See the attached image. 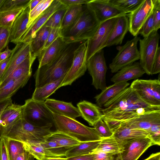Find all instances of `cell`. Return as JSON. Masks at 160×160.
Listing matches in <instances>:
<instances>
[{"instance_id":"6da1fadb","label":"cell","mask_w":160,"mask_h":160,"mask_svg":"<svg viewBox=\"0 0 160 160\" xmlns=\"http://www.w3.org/2000/svg\"><path fill=\"white\" fill-rule=\"evenodd\" d=\"M101 108L105 121H122L144 114L160 110V106L149 104L143 100L130 86L111 99Z\"/></svg>"},{"instance_id":"7a4b0ae2","label":"cell","mask_w":160,"mask_h":160,"mask_svg":"<svg viewBox=\"0 0 160 160\" xmlns=\"http://www.w3.org/2000/svg\"><path fill=\"white\" fill-rule=\"evenodd\" d=\"M84 41L68 43L54 59L38 67L34 75L35 88L65 77L72 64L75 51Z\"/></svg>"},{"instance_id":"3957f363","label":"cell","mask_w":160,"mask_h":160,"mask_svg":"<svg viewBox=\"0 0 160 160\" xmlns=\"http://www.w3.org/2000/svg\"><path fill=\"white\" fill-rule=\"evenodd\" d=\"M100 24L93 12L86 4L77 21L61 32V37L67 43L87 40L93 36Z\"/></svg>"},{"instance_id":"277c9868","label":"cell","mask_w":160,"mask_h":160,"mask_svg":"<svg viewBox=\"0 0 160 160\" xmlns=\"http://www.w3.org/2000/svg\"><path fill=\"white\" fill-rule=\"evenodd\" d=\"M57 131L66 134L81 142L100 140L102 138L94 128L81 123L76 119L53 113Z\"/></svg>"},{"instance_id":"5b68a950","label":"cell","mask_w":160,"mask_h":160,"mask_svg":"<svg viewBox=\"0 0 160 160\" xmlns=\"http://www.w3.org/2000/svg\"><path fill=\"white\" fill-rule=\"evenodd\" d=\"M52 127L36 126L22 118L13 125L2 136L22 142H42L52 132L50 129Z\"/></svg>"},{"instance_id":"8992f818","label":"cell","mask_w":160,"mask_h":160,"mask_svg":"<svg viewBox=\"0 0 160 160\" xmlns=\"http://www.w3.org/2000/svg\"><path fill=\"white\" fill-rule=\"evenodd\" d=\"M23 118L27 122L39 127H52L54 122L52 113L44 102L38 101L32 98L25 101Z\"/></svg>"},{"instance_id":"52a82bcc","label":"cell","mask_w":160,"mask_h":160,"mask_svg":"<svg viewBox=\"0 0 160 160\" xmlns=\"http://www.w3.org/2000/svg\"><path fill=\"white\" fill-rule=\"evenodd\" d=\"M140 39L138 36H135L131 40L128 41L124 45L117 47L118 52L109 65L112 73L117 72L122 68L139 59L137 44Z\"/></svg>"},{"instance_id":"ba28073f","label":"cell","mask_w":160,"mask_h":160,"mask_svg":"<svg viewBox=\"0 0 160 160\" xmlns=\"http://www.w3.org/2000/svg\"><path fill=\"white\" fill-rule=\"evenodd\" d=\"M160 35L153 30L148 36L140 39V64L145 73L152 75L154 60L158 47Z\"/></svg>"},{"instance_id":"9c48e42d","label":"cell","mask_w":160,"mask_h":160,"mask_svg":"<svg viewBox=\"0 0 160 160\" xmlns=\"http://www.w3.org/2000/svg\"><path fill=\"white\" fill-rule=\"evenodd\" d=\"M118 17L108 19L100 23L93 36L87 40V61L95 53L106 47Z\"/></svg>"},{"instance_id":"30bf717a","label":"cell","mask_w":160,"mask_h":160,"mask_svg":"<svg viewBox=\"0 0 160 160\" xmlns=\"http://www.w3.org/2000/svg\"><path fill=\"white\" fill-rule=\"evenodd\" d=\"M130 86L146 102L152 105L160 106L159 78L137 79L132 82Z\"/></svg>"},{"instance_id":"8fae6325","label":"cell","mask_w":160,"mask_h":160,"mask_svg":"<svg viewBox=\"0 0 160 160\" xmlns=\"http://www.w3.org/2000/svg\"><path fill=\"white\" fill-rule=\"evenodd\" d=\"M87 40L83 42L75 51L71 68L59 88L71 85L85 74L87 69Z\"/></svg>"},{"instance_id":"7c38bea8","label":"cell","mask_w":160,"mask_h":160,"mask_svg":"<svg viewBox=\"0 0 160 160\" xmlns=\"http://www.w3.org/2000/svg\"><path fill=\"white\" fill-rule=\"evenodd\" d=\"M87 68L92 78V85L102 90L106 87V76L108 70L103 49L94 54L87 61Z\"/></svg>"},{"instance_id":"4fadbf2b","label":"cell","mask_w":160,"mask_h":160,"mask_svg":"<svg viewBox=\"0 0 160 160\" xmlns=\"http://www.w3.org/2000/svg\"><path fill=\"white\" fill-rule=\"evenodd\" d=\"M105 122L112 132L119 126L143 130L147 132L153 125L160 122V110L144 114L126 121Z\"/></svg>"},{"instance_id":"5bb4252c","label":"cell","mask_w":160,"mask_h":160,"mask_svg":"<svg viewBox=\"0 0 160 160\" xmlns=\"http://www.w3.org/2000/svg\"><path fill=\"white\" fill-rule=\"evenodd\" d=\"M156 0H144L133 12L127 14L129 31L134 36H138L145 21L152 12Z\"/></svg>"},{"instance_id":"9a60e30c","label":"cell","mask_w":160,"mask_h":160,"mask_svg":"<svg viewBox=\"0 0 160 160\" xmlns=\"http://www.w3.org/2000/svg\"><path fill=\"white\" fill-rule=\"evenodd\" d=\"M87 5L93 12L100 23L127 14L124 11L114 6L110 0H90Z\"/></svg>"},{"instance_id":"2e32d148","label":"cell","mask_w":160,"mask_h":160,"mask_svg":"<svg viewBox=\"0 0 160 160\" xmlns=\"http://www.w3.org/2000/svg\"><path fill=\"white\" fill-rule=\"evenodd\" d=\"M65 6L61 3L59 0H53L50 6L27 29L21 37L20 42H30L35 37L36 32L44 25L52 14L58 10Z\"/></svg>"},{"instance_id":"e0dca14e","label":"cell","mask_w":160,"mask_h":160,"mask_svg":"<svg viewBox=\"0 0 160 160\" xmlns=\"http://www.w3.org/2000/svg\"><path fill=\"white\" fill-rule=\"evenodd\" d=\"M154 145L148 138L133 139L123 143L119 153L121 160H137L150 147Z\"/></svg>"},{"instance_id":"ac0fdd59","label":"cell","mask_w":160,"mask_h":160,"mask_svg":"<svg viewBox=\"0 0 160 160\" xmlns=\"http://www.w3.org/2000/svg\"><path fill=\"white\" fill-rule=\"evenodd\" d=\"M23 105L12 104L3 111L0 117V129L3 136L19 120L23 118Z\"/></svg>"},{"instance_id":"d6986e66","label":"cell","mask_w":160,"mask_h":160,"mask_svg":"<svg viewBox=\"0 0 160 160\" xmlns=\"http://www.w3.org/2000/svg\"><path fill=\"white\" fill-rule=\"evenodd\" d=\"M30 52V42H20L16 44L13 49L10 59L0 83L26 59Z\"/></svg>"},{"instance_id":"ffe728a7","label":"cell","mask_w":160,"mask_h":160,"mask_svg":"<svg viewBox=\"0 0 160 160\" xmlns=\"http://www.w3.org/2000/svg\"><path fill=\"white\" fill-rule=\"evenodd\" d=\"M48 108L54 114L75 119L81 116L78 108L70 102L48 98L44 101Z\"/></svg>"},{"instance_id":"44dd1931","label":"cell","mask_w":160,"mask_h":160,"mask_svg":"<svg viewBox=\"0 0 160 160\" xmlns=\"http://www.w3.org/2000/svg\"><path fill=\"white\" fill-rule=\"evenodd\" d=\"M77 106L81 116L91 126H93L103 116L99 107L87 101L80 102Z\"/></svg>"},{"instance_id":"7402d4cb","label":"cell","mask_w":160,"mask_h":160,"mask_svg":"<svg viewBox=\"0 0 160 160\" xmlns=\"http://www.w3.org/2000/svg\"><path fill=\"white\" fill-rule=\"evenodd\" d=\"M127 14L118 17L106 45V47L121 44L129 30L128 18Z\"/></svg>"},{"instance_id":"603a6c76","label":"cell","mask_w":160,"mask_h":160,"mask_svg":"<svg viewBox=\"0 0 160 160\" xmlns=\"http://www.w3.org/2000/svg\"><path fill=\"white\" fill-rule=\"evenodd\" d=\"M68 43L61 36L58 37L47 48L43 49L38 56L39 62L38 67L44 65L54 59Z\"/></svg>"},{"instance_id":"cb8c5ba5","label":"cell","mask_w":160,"mask_h":160,"mask_svg":"<svg viewBox=\"0 0 160 160\" xmlns=\"http://www.w3.org/2000/svg\"><path fill=\"white\" fill-rule=\"evenodd\" d=\"M145 73L139 62H134L125 67L117 72L111 79L114 82H127L130 80L142 77Z\"/></svg>"},{"instance_id":"d4e9b609","label":"cell","mask_w":160,"mask_h":160,"mask_svg":"<svg viewBox=\"0 0 160 160\" xmlns=\"http://www.w3.org/2000/svg\"><path fill=\"white\" fill-rule=\"evenodd\" d=\"M30 12L29 6L25 9L15 20L11 30L10 41L16 44L20 42L27 29Z\"/></svg>"},{"instance_id":"484cf974","label":"cell","mask_w":160,"mask_h":160,"mask_svg":"<svg viewBox=\"0 0 160 160\" xmlns=\"http://www.w3.org/2000/svg\"><path fill=\"white\" fill-rule=\"evenodd\" d=\"M36 58L33 56L31 52L26 59L4 81L0 83V88L10 80L24 77H31L32 66Z\"/></svg>"},{"instance_id":"4316f807","label":"cell","mask_w":160,"mask_h":160,"mask_svg":"<svg viewBox=\"0 0 160 160\" xmlns=\"http://www.w3.org/2000/svg\"><path fill=\"white\" fill-rule=\"evenodd\" d=\"M123 143L113 135L102 138L99 145L92 154L101 153L113 155L119 154L122 150Z\"/></svg>"},{"instance_id":"83f0119b","label":"cell","mask_w":160,"mask_h":160,"mask_svg":"<svg viewBox=\"0 0 160 160\" xmlns=\"http://www.w3.org/2000/svg\"><path fill=\"white\" fill-rule=\"evenodd\" d=\"M129 84L127 82H121L115 83L106 87L94 98L98 106L99 107L103 106L108 101L128 87Z\"/></svg>"},{"instance_id":"f1b7e54d","label":"cell","mask_w":160,"mask_h":160,"mask_svg":"<svg viewBox=\"0 0 160 160\" xmlns=\"http://www.w3.org/2000/svg\"><path fill=\"white\" fill-rule=\"evenodd\" d=\"M113 132V137L124 142L139 138H150L148 133L145 130L123 126H119Z\"/></svg>"},{"instance_id":"f546056e","label":"cell","mask_w":160,"mask_h":160,"mask_svg":"<svg viewBox=\"0 0 160 160\" xmlns=\"http://www.w3.org/2000/svg\"><path fill=\"white\" fill-rule=\"evenodd\" d=\"M30 78L24 77L9 81L0 88V101L11 98L19 89L26 85Z\"/></svg>"},{"instance_id":"4dcf8cb0","label":"cell","mask_w":160,"mask_h":160,"mask_svg":"<svg viewBox=\"0 0 160 160\" xmlns=\"http://www.w3.org/2000/svg\"><path fill=\"white\" fill-rule=\"evenodd\" d=\"M51 29L50 27L43 26L31 40V52L34 57H37L43 49Z\"/></svg>"},{"instance_id":"1f68e13d","label":"cell","mask_w":160,"mask_h":160,"mask_svg":"<svg viewBox=\"0 0 160 160\" xmlns=\"http://www.w3.org/2000/svg\"><path fill=\"white\" fill-rule=\"evenodd\" d=\"M64 77H62L42 87L35 88L31 98L38 101L44 102L48 98L60 88L59 86Z\"/></svg>"},{"instance_id":"d6a6232c","label":"cell","mask_w":160,"mask_h":160,"mask_svg":"<svg viewBox=\"0 0 160 160\" xmlns=\"http://www.w3.org/2000/svg\"><path fill=\"white\" fill-rule=\"evenodd\" d=\"M85 4L69 6L63 18L61 25V32L74 23L82 14Z\"/></svg>"},{"instance_id":"836d02e7","label":"cell","mask_w":160,"mask_h":160,"mask_svg":"<svg viewBox=\"0 0 160 160\" xmlns=\"http://www.w3.org/2000/svg\"><path fill=\"white\" fill-rule=\"evenodd\" d=\"M100 140L84 142L69 149L65 157L69 158L74 156L92 154L99 145Z\"/></svg>"},{"instance_id":"e575fe53","label":"cell","mask_w":160,"mask_h":160,"mask_svg":"<svg viewBox=\"0 0 160 160\" xmlns=\"http://www.w3.org/2000/svg\"><path fill=\"white\" fill-rule=\"evenodd\" d=\"M46 140L54 142L67 149L82 142L66 134L57 131L52 132L50 134L46 136Z\"/></svg>"},{"instance_id":"d590c367","label":"cell","mask_w":160,"mask_h":160,"mask_svg":"<svg viewBox=\"0 0 160 160\" xmlns=\"http://www.w3.org/2000/svg\"><path fill=\"white\" fill-rule=\"evenodd\" d=\"M22 143L25 150L38 160H41L47 156L55 157L47 150L41 142H28Z\"/></svg>"},{"instance_id":"8d00e7d4","label":"cell","mask_w":160,"mask_h":160,"mask_svg":"<svg viewBox=\"0 0 160 160\" xmlns=\"http://www.w3.org/2000/svg\"><path fill=\"white\" fill-rule=\"evenodd\" d=\"M25 9L21 8L0 12V26L12 28L16 18Z\"/></svg>"},{"instance_id":"74e56055","label":"cell","mask_w":160,"mask_h":160,"mask_svg":"<svg viewBox=\"0 0 160 160\" xmlns=\"http://www.w3.org/2000/svg\"><path fill=\"white\" fill-rule=\"evenodd\" d=\"M5 137L9 160H16L18 156L25 150L23 143L19 141Z\"/></svg>"},{"instance_id":"f35d334b","label":"cell","mask_w":160,"mask_h":160,"mask_svg":"<svg viewBox=\"0 0 160 160\" xmlns=\"http://www.w3.org/2000/svg\"><path fill=\"white\" fill-rule=\"evenodd\" d=\"M115 6L121 9L126 13H131L136 10L144 0H110Z\"/></svg>"},{"instance_id":"ab89813d","label":"cell","mask_w":160,"mask_h":160,"mask_svg":"<svg viewBox=\"0 0 160 160\" xmlns=\"http://www.w3.org/2000/svg\"><path fill=\"white\" fill-rule=\"evenodd\" d=\"M68 6H66L55 12L43 26L51 28H60L62 21Z\"/></svg>"},{"instance_id":"60d3db41","label":"cell","mask_w":160,"mask_h":160,"mask_svg":"<svg viewBox=\"0 0 160 160\" xmlns=\"http://www.w3.org/2000/svg\"><path fill=\"white\" fill-rule=\"evenodd\" d=\"M40 143L47 150L55 157H65L66 152L68 149L53 141L46 140Z\"/></svg>"},{"instance_id":"b9f144b4","label":"cell","mask_w":160,"mask_h":160,"mask_svg":"<svg viewBox=\"0 0 160 160\" xmlns=\"http://www.w3.org/2000/svg\"><path fill=\"white\" fill-rule=\"evenodd\" d=\"M53 1V0H41L38 5L29 12L27 29L30 27L34 20L50 6Z\"/></svg>"},{"instance_id":"7bdbcfd3","label":"cell","mask_w":160,"mask_h":160,"mask_svg":"<svg viewBox=\"0 0 160 160\" xmlns=\"http://www.w3.org/2000/svg\"><path fill=\"white\" fill-rule=\"evenodd\" d=\"M31 0H5L0 8V12L18 9L26 8Z\"/></svg>"},{"instance_id":"ee69618b","label":"cell","mask_w":160,"mask_h":160,"mask_svg":"<svg viewBox=\"0 0 160 160\" xmlns=\"http://www.w3.org/2000/svg\"><path fill=\"white\" fill-rule=\"evenodd\" d=\"M93 126L97 132L102 138L109 137L113 135V132L106 122L102 118L98 121Z\"/></svg>"},{"instance_id":"f6af8a7d","label":"cell","mask_w":160,"mask_h":160,"mask_svg":"<svg viewBox=\"0 0 160 160\" xmlns=\"http://www.w3.org/2000/svg\"><path fill=\"white\" fill-rule=\"evenodd\" d=\"M11 28L0 26V52L7 46L10 41Z\"/></svg>"},{"instance_id":"bcb514c9","label":"cell","mask_w":160,"mask_h":160,"mask_svg":"<svg viewBox=\"0 0 160 160\" xmlns=\"http://www.w3.org/2000/svg\"><path fill=\"white\" fill-rule=\"evenodd\" d=\"M154 30L153 10L143 24L139 32L143 38L148 36Z\"/></svg>"},{"instance_id":"7dc6e473","label":"cell","mask_w":160,"mask_h":160,"mask_svg":"<svg viewBox=\"0 0 160 160\" xmlns=\"http://www.w3.org/2000/svg\"><path fill=\"white\" fill-rule=\"evenodd\" d=\"M154 145H160V122L153 125L148 131Z\"/></svg>"},{"instance_id":"c3c4849f","label":"cell","mask_w":160,"mask_h":160,"mask_svg":"<svg viewBox=\"0 0 160 160\" xmlns=\"http://www.w3.org/2000/svg\"><path fill=\"white\" fill-rule=\"evenodd\" d=\"M154 30L156 31L160 28V0H156L153 9Z\"/></svg>"},{"instance_id":"681fc988","label":"cell","mask_w":160,"mask_h":160,"mask_svg":"<svg viewBox=\"0 0 160 160\" xmlns=\"http://www.w3.org/2000/svg\"><path fill=\"white\" fill-rule=\"evenodd\" d=\"M60 36H61V28H51L50 31L43 49L48 47L56 39Z\"/></svg>"},{"instance_id":"f907efd6","label":"cell","mask_w":160,"mask_h":160,"mask_svg":"<svg viewBox=\"0 0 160 160\" xmlns=\"http://www.w3.org/2000/svg\"><path fill=\"white\" fill-rule=\"evenodd\" d=\"M0 160H9L6 139L2 136L0 139Z\"/></svg>"},{"instance_id":"816d5d0a","label":"cell","mask_w":160,"mask_h":160,"mask_svg":"<svg viewBox=\"0 0 160 160\" xmlns=\"http://www.w3.org/2000/svg\"><path fill=\"white\" fill-rule=\"evenodd\" d=\"M160 72V47H158L154 60L152 75Z\"/></svg>"},{"instance_id":"f5cc1de1","label":"cell","mask_w":160,"mask_h":160,"mask_svg":"<svg viewBox=\"0 0 160 160\" xmlns=\"http://www.w3.org/2000/svg\"><path fill=\"white\" fill-rule=\"evenodd\" d=\"M62 4L69 6L71 5L87 4L90 0H59Z\"/></svg>"},{"instance_id":"db71d44e","label":"cell","mask_w":160,"mask_h":160,"mask_svg":"<svg viewBox=\"0 0 160 160\" xmlns=\"http://www.w3.org/2000/svg\"><path fill=\"white\" fill-rule=\"evenodd\" d=\"M95 154H90L66 158V160H95Z\"/></svg>"},{"instance_id":"11a10c76","label":"cell","mask_w":160,"mask_h":160,"mask_svg":"<svg viewBox=\"0 0 160 160\" xmlns=\"http://www.w3.org/2000/svg\"><path fill=\"white\" fill-rule=\"evenodd\" d=\"M10 58L11 56L5 60L0 62V83L6 69Z\"/></svg>"},{"instance_id":"9f6ffc18","label":"cell","mask_w":160,"mask_h":160,"mask_svg":"<svg viewBox=\"0 0 160 160\" xmlns=\"http://www.w3.org/2000/svg\"><path fill=\"white\" fill-rule=\"evenodd\" d=\"M33 156L26 150L19 155L16 160H34Z\"/></svg>"},{"instance_id":"6f0895ef","label":"cell","mask_w":160,"mask_h":160,"mask_svg":"<svg viewBox=\"0 0 160 160\" xmlns=\"http://www.w3.org/2000/svg\"><path fill=\"white\" fill-rule=\"evenodd\" d=\"M12 52L13 49H9L7 46L4 51L0 52V62L9 57L11 56Z\"/></svg>"},{"instance_id":"680465c9","label":"cell","mask_w":160,"mask_h":160,"mask_svg":"<svg viewBox=\"0 0 160 160\" xmlns=\"http://www.w3.org/2000/svg\"><path fill=\"white\" fill-rule=\"evenodd\" d=\"M144 160H160V152L152 153Z\"/></svg>"},{"instance_id":"91938a15","label":"cell","mask_w":160,"mask_h":160,"mask_svg":"<svg viewBox=\"0 0 160 160\" xmlns=\"http://www.w3.org/2000/svg\"><path fill=\"white\" fill-rule=\"evenodd\" d=\"M41 1V0H31L29 6L30 12Z\"/></svg>"},{"instance_id":"94428289","label":"cell","mask_w":160,"mask_h":160,"mask_svg":"<svg viewBox=\"0 0 160 160\" xmlns=\"http://www.w3.org/2000/svg\"><path fill=\"white\" fill-rule=\"evenodd\" d=\"M66 158L47 156L41 160H66Z\"/></svg>"},{"instance_id":"6125c7cd","label":"cell","mask_w":160,"mask_h":160,"mask_svg":"<svg viewBox=\"0 0 160 160\" xmlns=\"http://www.w3.org/2000/svg\"><path fill=\"white\" fill-rule=\"evenodd\" d=\"M112 160H121L119 154L114 155Z\"/></svg>"},{"instance_id":"be15d7a7","label":"cell","mask_w":160,"mask_h":160,"mask_svg":"<svg viewBox=\"0 0 160 160\" xmlns=\"http://www.w3.org/2000/svg\"><path fill=\"white\" fill-rule=\"evenodd\" d=\"M5 0H0V8L4 2Z\"/></svg>"},{"instance_id":"e7e4bbea","label":"cell","mask_w":160,"mask_h":160,"mask_svg":"<svg viewBox=\"0 0 160 160\" xmlns=\"http://www.w3.org/2000/svg\"><path fill=\"white\" fill-rule=\"evenodd\" d=\"M2 136V134L1 133V131H0V138H1V137Z\"/></svg>"}]
</instances>
